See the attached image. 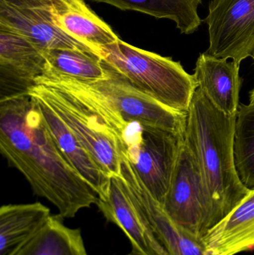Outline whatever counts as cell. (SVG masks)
Segmentation results:
<instances>
[{
  "label": "cell",
  "instance_id": "1",
  "mask_svg": "<svg viewBox=\"0 0 254 255\" xmlns=\"http://www.w3.org/2000/svg\"><path fill=\"white\" fill-rule=\"evenodd\" d=\"M0 151L63 219L96 205V192L64 155L28 94L0 100Z\"/></svg>",
  "mask_w": 254,
  "mask_h": 255
},
{
  "label": "cell",
  "instance_id": "2",
  "mask_svg": "<svg viewBox=\"0 0 254 255\" xmlns=\"http://www.w3.org/2000/svg\"><path fill=\"white\" fill-rule=\"evenodd\" d=\"M237 116L229 117L218 110L198 88L186 115L184 142L204 184L209 231L231 214L251 191L243 185L236 169Z\"/></svg>",
  "mask_w": 254,
  "mask_h": 255
},
{
  "label": "cell",
  "instance_id": "3",
  "mask_svg": "<svg viewBox=\"0 0 254 255\" xmlns=\"http://www.w3.org/2000/svg\"><path fill=\"white\" fill-rule=\"evenodd\" d=\"M46 103L110 177L120 175L125 147L110 111L96 98L60 76H43L28 92Z\"/></svg>",
  "mask_w": 254,
  "mask_h": 255
},
{
  "label": "cell",
  "instance_id": "4",
  "mask_svg": "<svg viewBox=\"0 0 254 255\" xmlns=\"http://www.w3.org/2000/svg\"><path fill=\"white\" fill-rule=\"evenodd\" d=\"M103 62L134 88L177 113L187 115L196 91L193 75L179 61L131 46L119 39L100 47Z\"/></svg>",
  "mask_w": 254,
  "mask_h": 255
},
{
  "label": "cell",
  "instance_id": "5",
  "mask_svg": "<svg viewBox=\"0 0 254 255\" xmlns=\"http://www.w3.org/2000/svg\"><path fill=\"white\" fill-rule=\"evenodd\" d=\"M101 62L107 73L105 79L86 82L67 78L104 102L126 122L139 123L143 127L162 129L184 136L187 115L163 106L134 88L102 60Z\"/></svg>",
  "mask_w": 254,
  "mask_h": 255
},
{
  "label": "cell",
  "instance_id": "6",
  "mask_svg": "<svg viewBox=\"0 0 254 255\" xmlns=\"http://www.w3.org/2000/svg\"><path fill=\"white\" fill-rule=\"evenodd\" d=\"M206 53L238 64L254 52V0H211Z\"/></svg>",
  "mask_w": 254,
  "mask_h": 255
},
{
  "label": "cell",
  "instance_id": "7",
  "mask_svg": "<svg viewBox=\"0 0 254 255\" xmlns=\"http://www.w3.org/2000/svg\"><path fill=\"white\" fill-rule=\"evenodd\" d=\"M164 209L174 223L197 238L208 232V204L195 159L183 141Z\"/></svg>",
  "mask_w": 254,
  "mask_h": 255
},
{
  "label": "cell",
  "instance_id": "8",
  "mask_svg": "<svg viewBox=\"0 0 254 255\" xmlns=\"http://www.w3.org/2000/svg\"><path fill=\"white\" fill-rule=\"evenodd\" d=\"M184 136L155 128L143 127L139 145L125 156L154 198L164 205Z\"/></svg>",
  "mask_w": 254,
  "mask_h": 255
},
{
  "label": "cell",
  "instance_id": "9",
  "mask_svg": "<svg viewBox=\"0 0 254 255\" xmlns=\"http://www.w3.org/2000/svg\"><path fill=\"white\" fill-rule=\"evenodd\" d=\"M0 28L28 39L40 50L78 49L98 52L58 29L51 13L49 0H0Z\"/></svg>",
  "mask_w": 254,
  "mask_h": 255
},
{
  "label": "cell",
  "instance_id": "10",
  "mask_svg": "<svg viewBox=\"0 0 254 255\" xmlns=\"http://www.w3.org/2000/svg\"><path fill=\"white\" fill-rule=\"evenodd\" d=\"M98 209L109 223L116 225L137 255H169L160 242L141 209L130 195L120 176L111 177L108 193L98 198Z\"/></svg>",
  "mask_w": 254,
  "mask_h": 255
},
{
  "label": "cell",
  "instance_id": "11",
  "mask_svg": "<svg viewBox=\"0 0 254 255\" xmlns=\"http://www.w3.org/2000/svg\"><path fill=\"white\" fill-rule=\"evenodd\" d=\"M46 65L43 51L25 37L0 28V100L28 94Z\"/></svg>",
  "mask_w": 254,
  "mask_h": 255
},
{
  "label": "cell",
  "instance_id": "12",
  "mask_svg": "<svg viewBox=\"0 0 254 255\" xmlns=\"http://www.w3.org/2000/svg\"><path fill=\"white\" fill-rule=\"evenodd\" d=\"M240 64L204 52L195 64L194 77L198 89L222 113L237 116L242 79Z\"/></svg>",
  "mask_w": 254,
  "mask_h": 255
},
{
  "label": "cell",
  "instance_id": "13",
  "mask_svg": "<svg viewBox=\"0 0 254 255\" xmlns=\"http://www.w3.org/2000/svg\"><path fill=\"white\" fill-rule=\"evenodd\" d=\"M49 3L55 26L72 38L92 48L100 57V47L119 40L111 28L82 0H49Z\"/></svg>",
  "mask_w": 254,
  "mask_h": 255
},
{
  "label": "cell",
  "instance_id": "14",
  "mask_svg": "<svg viewBox=\"0 0 254 255\" xmlns=\"http://www.w3.org/2000/svg\"><path fill=\"white\" fill-rule=\"evenodd\" d=\"M30 97L35 101L49 131L72 166L96 192L99 199L105 198L111 177L102 170L72 130L46 103L37 97Z\"/></svg>",
  "mask_w": 254,
  "mask_h": 255
},
{
  "label": "cell",
  "instance_id": "15",
  "mask_svg": "<svg viewBox=\"0 0 254 255\" xmlns=\"http://www.w3.org/2000/svg\"><path fill=\"white\" fill-rule=\"evenodd\" d=\"M203 240L214 255H236L254 250V197L251 191Z\"/></svg>",
  "mask_w": 254,
  "mask_h": 255
},
{
  "label": "cell",
  "instance_id": "16",
  "mask_svg": "<svg viewBox=\"0 0 254 255\" xmlns=\"http://www.w3.org/2000/svg\"><path fill=\"white\" fill-rule=\"evenodd\" d=\"M40 202L3 205L0 208V255H14L34 238L51 217Z\"/></svg>",
  "mask_w": 254,
  "mask_h": 255
},
{
  "label": "cell",
  "instance_id": "17",
  "mask_svg": "<svg viewBox=\"0 0 254 255\" xmlns=\"http://www.w3.org/2000/svg\"><path fill=\"white\" fill-rule=\"evenodd\" d=\"M107 3L123 10H134L175 23L181 34L198 31L202 23L198 7L202 0H90Z\"/></svg>",
  "mask_w": 254,
  "mask_h": 255
},
{
  "label": "cell",
  "instance_id": "18",
  "mask_svg": "<svg viewBox=\"0 0 254 255\" xmlns=\"http://www.w3.org/2000/svg\"><path fill=\"white\" fill-rule=\"evenodd\" d=\"M52 215L43 229L14 255H88L79 229L67 227Z\"/></svg>",
  "mask_w": 254,
  "mask_h": 255
},
{
  "label": "cell",
  "instance_id": "19",
  "mask_svg": "<svg viewBox=\"0 0 254 255\" xmlns=\"http://www.w3.org/2000/svg\"><path fill=\"white\" fill-rule=\"evenodd\" d=\"M43 55L46 65L43 75L65 76L86 82L107 77L101 57L95 54L78 49H56L44 51Z\"/></svg>",
  "mask_w": 254,
  "mask_h": 255
},
{
  "label": "cell",
  "instance_id": "20",
  "mask_svg": "<svg viewBox=\"0 0 254 255\" xmlns=\"http://www.w3.org/2000/svg\"><path fill=\"white\" fill-rule=\"evenodd\" d=\"M236 169L243 185L254 190V105L239 107L234 136Z\"/></svg>",
  "mask_w": 254,
  "mask_h": 255
},
{
  "label": "cell",
  "instance_id": "21",
  "mask_svg": "<svg viewBox=\"0 0 254 255\" xmlns=\"http://www.w3.org/2000/svg\"><path fill=\"white\" fill-rule=\"evenodd\" d=\"M249 104L254 105V88L251 91L249 94Z\"/></svg>",
  "mask_w": 254,
  "mask_h": 255
},
{
  "label": "cell",
  "instance_id": "22",
  "mask_svg": "<svg viewBox=\"0 0 254 255\" xmlns=\"http://www.w3.org/2000/svg\"><path fill=\"white\" fill-rule=\"evenodd\" d=\"M251 193H252V194L253 195L254 197V190H251Z\"/></svg>",
  "mask_w": 254,
  "mask_h": 255
},
{
  "label": "cell",
  "instance_id": "23",
  "mask_svg": "<svg viewBox=\"0 0 254 255\" xmlns=\"http://www.w3.org/2000/svg\"><path fill=\"white\" fill-rule=\"evenodd\" d=\"M252 59L254 60V53L252 54Z\"/></svg>",
  "mask_w": 254,
  "mask_h": 255
},
{
  "label": "cell",
  "instance_id": "24",
  "mask_svg": "<svg viewBox=\"0 0 254 255\" xmlns=\"http://www.w3.org/2000/svg\"><path fill=\"white\" fill-rule=\"evenodd\" d=\"M137 255L134 254V253H131V254H128V255Z\"/></svg>",
  "mask_w": 254,
  "mask_h": 255
}]
</instances>
